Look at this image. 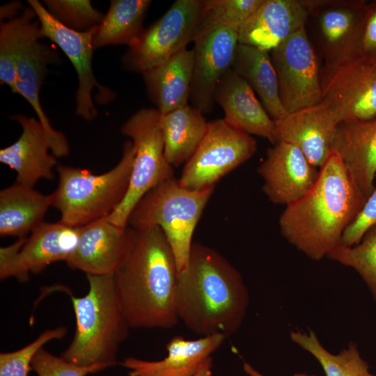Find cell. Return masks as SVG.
Returning a JSON list of instances; mask_svg holds the SVG:
<instances>
[{
	"label": "cell",
	"mask_w": 376,
	"mask_h": 376,
	"mask_svg": "<svg viewBox=\"0 0 376 376\" xmlns=\"http://www.w3.org/2000/svg\"><path fill=\"white\" fill-rule=\"evenodd\" d=\"M50 194L33 187L15 182L0 191V235L1 237L26 235L43 223L49 207Z\"/></svg>",
	"instance_id": "26"
},
{
	"label": "cell",
	"mask_w": 376,
	"mask_h": 376,
	"mask_svg": "<svg viewBox=\"0 0 376 376\" xmlns=\"http://www.w3.org/2000/svg\"><path fill=\"white\" fill-rule=\"evenodd\" d=\"M275 144L286 142L297 147L315 167L331 152L339 121L322 102L286 114L274 120Z\"/></svg>",
	"instance_id": "19"
},
{
	"label": "cell",
	"mask_w": 376,
	"mask_h": 376,
	"mask_svg": "<svg viewBox=\"0 0 376 376\" xmlns=\"http://www.w3.org/2000/svg\"><path fill=\"white\" fill-rule=\"evenodd\" d=\"M231 69L257 93L274 120L288 114L280 100L277 77L269 52L238 44Z\"/></svg>",
	"instance_id": "27"
},
{
	"label": "cell",
	"mask_w": 376,
	"mask_h": 376,
	"mask_svg": "<svg viewBox=\"0 0 376 376\" xmlns=\"http://www.w3.org/2000/svg\"><path fill=\"white\" fill-rule=\"evenodd\" d=\"M256 150V141L250 134L224 118L210 120L198 148L185 164L178 181L190 190L214 187L221 178L249 160Z\"/></svg>",
	"instance_id": "9"
},
{
	"label": "cell",
	"mask_w": 376,
	"mask_h": 376,
	"mask_svg": "<svg viewBox=\"0 0 376 376\" xmlns=\"http://www.w3.org/2000/svg\"><path fill=\"white\" fill-rule=\"evenodd\" d=\"M22 8V3L19 1H13L4 4L0 9L1 21L8 18V20L16 17V15Z\"/></svg>",
	"instance_id": "39"
},
{
	"label": "cell",
	"mask_w": 376,
	"mask_h": 376,
	"mask_svg": "<svg viewBox=\"0 0 376 376\" xmlns=\"http://www.w3.org/2000/svg\"><path fill=\"white\" fill-rule=\"evenodd\" d=\"M134 156L128 140L119 162L104 173L58 164V185L50 196L52 206L61 213L60 221L79 228L111 214L127 194Z\"/></svg>",
	"instance_id": "5"
},
{
	"label": "cell",
	"mask_w": 376,
	"mask_h": 376,
	"mask_svg": "<svg viewBox=\"0 0 376 376\" xmlns=\"http://www.w3.org/2000/svg\"><path fill=\"white\" fill-rule=\"evenodd\" d=\"M309 15L302 0H263L239 29L238 42L270 52L305 26Z\"/></svg>",
	"instance_id": "21"
},
{
	"label": "cell",
	"mask_w": 376,
	"mask_h": 376,
	"mask_svg": "<svg viewBox=\"0 0 376 376\" xmlns=\"http://www.w3.org/2000/svg\"><path fill=\"white\" fill-rule=\"evenodd\" d=\"M205 0H176L122 56L123 67L141 73L194 42L205 16Z\"/></svg>",
	"instance_id": "8"
},
{
	"label": "cell",
	"mask_w": 376,
	"mask_h": 376,
	"mask_svg": "<svg viewBox=\"0 0 376 376\" xmlns=\"http://www.w3.org/2000/svg\"><path fill=\"white\" fill-rule=\"evenodd\" d=\"M136 230L102 218L79 228L77 247L66 261L72 269L90 275H113L127 257Z\"/></svg>",
	"instance_id": "16"
},
{
	"label": "cell",
	"mask_w": 376,
	"mask_h": 376,
	"mask_svg": "<svg viewBox=\"0 0 376 376\" xmlns=\"http://www.w3.org/2000/svg\"><path fill=\"white\" fill-rule=\"evenodd\" d=\"M86 277L88 292L80 297L71 296L76 327L71 343L61 357L78 366H113L130 327L117 297L113 275Z\"/></svg>",
	"instance_id": "4"
},
{
	"label": "cell",
	"mask_w": 376,
	"mask_h": 376,
	"mask_svg": "<svg viewBox=\"0 0 376 376\" xmlns=\"http://www.w3.org/2000/svg\"><path fill=\"white\" fill-rule=\"evenodd\" d=\"M376 226V185L353 222L345 229L340 243L352 246L359 243L365 234Z\"/></svg>",
	"instance_id": "37"
},
{
	"label": "cell",
	"mask_w": 376,
	"mask_h": 376,
	"mask_svg": "<svg viewBox=\"0 0 376 376\" xmlns=\"http://www.w3.org/2000/svg\"><path fill=\"white\" fill-rule=\"evenodd\" d=\"M238 29L206 12L194 40L191 105L204 115L214 105V95L221 78L232 66L238 42Z\"/></svg>",
	"instance_id": "12"
},
{
	"label": "cell",
	"mask_w": 376,
	"mask_h": 376,
	"mask_svg": "<svg viewBox=\"0 0 376 376\" xmlns=\"http://www.w3.org/2000/svg\"><path fill=\"white\" fill-rule=\"evenodd\" d=\"M9 118L22 126V132L15 142L0 150L1 163L14 170L16 181L26 185L34 187L41 179H54L58 162L49 152L50 143L39 120L22 114Z\"/></svg>",
	"instance_id": "20"
},
{
	"label": "cell",
	"mask_w": 376,
	"mask_h": 376,
	"mask_svg": "<svg viewBox=\"0 0 376 376\" xmlns=\"http://www.w3.org/2000/svg\"><path fill=\"white\" fill-rule=\"evenodd\" d=\"M214 189L190 190L173 177L139 200L127 225L136 230L159 227L173 251L180 274L188 265L195 228Z\"/></svg>",
	"instance_id": "6"
},
{
	"label": "cell",
	"mask_w": 376,
	"mask_h": 376,
	"mask_svg": "<svg viewBox=\"0 0 376 376\" xmlns=\"http://www.w3.org/2000/svg\"><path fill=\"white\" fill-rule=\"evenodd\" d=\"M258 173L263 189L275 204L288 205L302 197L315 182L319 169L295 146L279 142L267 151Z\"/></svg>",
	"instance_id": "18"
},
{
	"label": "cell",
	"mask_w": 376,
	"mask_h": 376,
	"mask_svg": "<svg viewBox=\"0 0 376 376\" xmlns=\"http://www.w3.org/2000/svg\"><path fill=\"white\" fill-rule=\"evenodd\" d=\"M326 257L354 269L376 303V226L370 229L357 244L348 246L338 244Z\"/></svg>",
	"instance_id": "32"
},
{
	"label": "cell",
	"mask_w": 376,
	"mask_h": 376,
	"mask_svg": "<svg viewBox=\"0 0 376 376\" xmlns=\"http://www.w3.org/2000/svg\"><path fill=\"white\" fill-rule=\"evenodd\" d=\"M42 36L38 19L32 25L16 61V89L32 107L49 139L51 152L56 157H66L70 146L65 135L54 129L40 102V91L47 72V65L57 58L49 47L41 43Z\"/></svg>",
	"instance_id": "17"
},
{
	"label": "cell",
	"mask_w": 376,
	"mask_h": 376,
	"mask_svg": "<svg viewBox=\"0 0 376 376\" xmlns=\"http://www.w3.org/2000/svg\"><path fill=\"white\" fill-rule=\"evenodd\" d=\"M243 369L245 373L248 376H265L260 373L258 371L255 370L249 363L244 362ZM292 376H316L315 375H310L306 373H295Z\"/></svg>",
	"instance_id": "40"
},
{
	"label": "cell",
	"mask_w": 376,
	"mask_h": 376,
	"mask_svg": "<svg viewBox=\"0 0 376 376\" xmlns=\"http://www.w3.org/2000/svg\"><path fill=\"white\" fill-rule=\"evenodd\" d=\"M162 113L154 107L141 108L121 127L131 139L135 156L127 194L119 206L106 219L127 226L129 216L139 200L150 189L173 177V167L164 154L160 121Z\"/></svg>",
	"instance_id": "7"
},
{
	"label": "cell",
	"mask_w": 376,
	"mask_h": 376,
	"mask_svg": "<svg viewBox=\"0 0 376 376\" xmlns=\"http://www.w3.org/2000/svg\"><path fill=\"white\" fill-rule=\"evenodd\" d=\"M322 101L339 123L376 117V60L357 55L325 65L321 75Z\"/></svg>",
	"instance_id": "10"
},
{
	"label": "cell",
	"mask_w": 376,
	"mask_h": 376,
	"mask_svg": "<svg viewBox=\"0 0 376 376\" xmlns=\"http://www.w3.org/2000/svg\"><path fill=\"white\" fill-rule=\"evenodd\" d=\"M36 14L31 7L24 9L19 16L0 25V81L16 89V61L21 47L26 39Z\"/></svg>",
	"instance_id": "31"
},
{
	"label": "cell",
	"mask_w": 376,
	"mask_h": 376,
	"mask_svg": "<svg viewBox=\"0 0 376 376\" xmlns=\"http://www.w3.org/2000/svg\"><path fill=\"white\" fill-rule=\"evenodd\" d=\"M150 0H112L93 38L94 49L107 45L134 43L145 29L143 22Z\"/></svg>",
	"instance_id": "29"
},
{
	"label": "cell",
	"mask_w": 376,
	"mask_h": 376,
	"mask_svg": "<svg viewBox=\"0 0 376 376\" xmlns=\"http://www.w3.org/2000/svg\"><path fill=\"white\" fill-rule=\"evenodd\" d=\"M28 3L36 14L42 36L56 44L75 69L79 80L75 94L76 114L86 121L92 120L98 113L92 99L94 89L99 91L100 104L116 97L113 91L97 81L93 73V41L97 26L84 32L72 30L59 22L39 1L29 0Z\"/></svg>",
	"instance_id": "13"
},
{
	"label": "cell",
	"mask_w": 376,
	"mask_h": 376,
	"mask_svg": "<svg viewBox=\"0 0 376 376\" xmlns=\"http://www.w3.org/2000/svg\"><path fill=\"white\" fill-rule=\"evenodd\" d=\"M309 13L317 10L325 65L358 55L368 2L363 0H302Z\"/></svg>",
	"instance_id": "15"
},
{
	"label": "cell",
	"mask_w": 376,
	"mask_h": 376,
	"mask_svg": "<svg viewBox=\"0 0 376 376\" xmlns=\"http://www.w3.org/2000/svg\"><path fill=\"white\" fill-rule=\"evenodd\" d=\"M332 150L341 158L361 191L368 197L375 187L376 117L340 123Z\"/></svg>",
	"instance_id": "24"
},
{
	"label": "cell",
	"mask_w": 376,
	"mask_h": 376,
	"mask_svg": "<svg viewBox=\"0 0 376 376\" xmlns=\"http://www.w3.org/2000/svg\"><path fill=\"white\" fill-rule=\"evenodd\" d=\"M67 333L64 327L47 329L26 346L0 354V376H28L31 363L36 353L54 340L62 339Z\"/></svg>",
	"instance_id": "34"
},
{
	"label": "cell",
	"mask_w": 376,
	"mask_h": 376,
	"mask_svg": "<svg viewBox=\"0 0 376 376\" xmlns=\"http://www.w3.org/2000/svg\"><path fill=\"white\" fill-rule=\"evenodd\" d=\"M212 360L210 357L206 359L194 376H210L212 373Z\"/></svg>",
	"instance_id": "41"
},
{
	"label": "cell",
	"mask_w": 376,
	"mask_h": 376,
	"mask_svg": "<svg viewBox=\"0 0 376 376\" xmlns=\"http://www.w3.org/2000/svg\"><path fill=\"white\" fill-rule=\"evenodd\" d=\"M263 0H205V10L219 21L239 30Z\"/></svg>",
	"instance_id": "36"
},
{
	"label": "cell",
	"mask_w": 376,
	"mask_h": 376,
	"mask_svg": "<svg viewBox=\"0 0 376 376\" xmlns=\"http://www.w3.org/2000/svg\"><path fill=\"white\" fill-rule=\"evenodd\" d=\"M367 198L332 150L313 187L281 213V233L308 258L320 260L340 243Z\"/></svg>",
	"instance_id": "1"
},
{
	"label": "cell",
	"mask_w": 376,
	"mask_h": 376,
	"mask_svg": "<svg viewBox=\"0 0 376 376\" xmlns=\"http://www.w3.org/2000/svg\"><path fill=\"white\" fill-rule=\"evenodd\" d=\"M290 340L310 353L321 365L326 376H376L359 353L357 345L350 341L346 348L332 354L320 343L313 330H291Z\"/></svg>",
	"instance_id": "30"
},
{
	"label": "cell",
	"mask_w": 376,
	"mask_h": 376,
	"mask_svg": "<svg viewBox=\"0 0 376 376\" xmlns=\"http://www.w3.org/2000/svg\"><path fill=\"white\" fill-rule=\"evenodd\" d=\"M43 2L59 22L79 32L97 26L104 16L89 0H45Z\"/></svg>",
	"instance_id": "33"
},
{
	"label": "cell",
	"mask_w": 376,
	"mask_h": 376,
	"mask_svg": "<svg viewBox=\"0 0 376 376\" xmlns=\"http://www.w3.org/2000/svg\"><path fill=\"white\" fill-rule=\"evenodd\" d=\"M358 55L376 60V1L367 3Z\"/></svg>",
	"instance_id": "38"
},
{
	"label": "cell",
	"mask_w": 376,
	"mask_h": 376,
	"mask_svg": "<svg viewBox=\"0 0 376 376\" xmlns=\"http://www.w3.org/2000/svg\"><path fill=\"white\" fill-rule=\"evenodd\" d=\"M178 272L162 230H136L132 246L113 274L115 288L132 328L171 329L179 322L175 295Z\"/></svg>",
	"instance_id": "3"
},
{
	"label": "cell",
	"mask_w": 376,
	"mask_h": 376,
	"mask_svg": "<svg viewBox=\"0 0 376 376\" xmlns=\"http://www.w3.org/2000/svg\"><path fill=\"white\" fill-rule=\"evenodd\" d=\"M269 54L277 77L280 100L287 113L322 101L318 59L305 26Z\"/></svg>",
	"instance_id": "11"
},
{
	"label": "cell",
	"mask_w": 376,
	"mask_h": 376,
	"mask_svg": "<svg viewBox=\"0 0 376 376\" xmlns=\"http://www.w3.org/2000/svg\"><path fill=\"white\" fill-rule=\"evenodd\" d=\"M79 228L60 221L43 222L28 237L1 247L0 279L13 277L26 281L30 274L41 272L52 263L66 262L77 247Z\"/></svg>",
	"instance_id": "14"
},
{
	"label": "cell",
	"mask_w": 376,
	"mask_h": 376,
	"mask_svg": "<svg viewBox=\"0 0 376 376\" xmlns=\"http://www.w3.org/2000/svg\"><path fill=\"white\" fill-rule=\"evenodd\" d=\"M214 99L223 109L224 119L228 124L275 144L274 120L249 84L231 68L219 81Z\"/></svg>",
	"instance_id": "22"
},
{
	"label": "cell",
	"mask_w": 376,
	"mask_h": 376,
	"mask_svg": "<svg viewBox=\"0 0 376 376\" xmlns=\"http://www.w3.org/2000/svg\"><path fill=\"white\" fill-rule=\"evenodd\" d=\"M249 294L239 271L215 249L194 242L188 265L178 274L179 321L201 336L236 333L246 316Z\"/></svg>",
	"instance_id": "2"
},
{
	"label": "cell",
	"mask_w": 376,
	"mask_h": 376,
	"mask_svg": "<svg viewBox=\"0 0 376 376\" xmlns=\"http://www.w3.org/2000/svg\"><path fill=\"white\" fill-rule=\"evenodd\" d=\"M208 122L204 114L189 104L161 116L164 154L173 166L185 164L201 143Z\"/></svg>",
	"instance_id": "28"
},
{
	"label": "cell",
	"mask_w": 376,
	"mask_h": 376,
	"mask_svg": "<svg viewBox=\"0 0 376 376\" xmlns=\"http://www.w3.org/2000/svg\"><path fill=\"white\" fill-rule=\"evenodd\" d=\"M109 367L104 363L78 366L67 361L61 357L51 354L44 348L36 353L31 363V370L37 376H87Z\"/></svg>",
	"instance_id": "35"
},
{
	"label": "cell",
	"mask_w": 376,
	"mask_h": 376,
	"mask_svg": "<svg viewBox=\"0 0 376 376\" xmlns=\"http://www.w3.org/2000/svg\"><path fill=\"white\" fill-rule=\"evenodd\" d=\"M226 338L222 334L201 336L195 340L175 336L166 344L168 354L164 359L146 361L130 357L120 364L129 370L130 376H194Z\"/></svg>",
	"instance_id": "23"
},
{
	"label": "cell",
	"mask_w": 376,
	"mask_h": 376,
	"mask_svg": "<svg viewBox=\"0 0 376 376\" xmlns=\"http://www.w3.org/2000/svg\"><path fill=\"white\" fill-rule=\"evenodd\" d=\"M193 69V50L185 49L141 73L150 100L162 115L188 104Z\"/></svg>",
	"instance_id": "25"
}]
</instances>
